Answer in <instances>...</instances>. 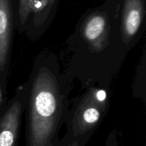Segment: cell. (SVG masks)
Returning <instances> with one entry per match:
<instances>
[{"label":"cell","mask_w":146,"mask_h":146,"mask_svg":"<svg viewBox=\"0 0 146 146\" xmlns=\"http://www.w3.org/2000/svg\"><path fill=\"white\" fill-rule=\"evenodd\" d=\"M145 52L143 53L142 61L140 64L139 67L137 70V74L135 77L134 83L133 84V92L134 97L140 98L143 99V101L145 103V93L141 89V82L145 83V76L141 77L143 75L145 74Z\"/></svg>","instance_id":"cell-9"},{"label":"cell","mask_w":146,"mask_h":146,"mask_svg":"<svg viewBox=\"0 0 146 146\" xmlns=\"http://www.w3.org/2000/svg\"><path fill=\"white\" fill-rule=\"evenodd\" d=\"M74 80L63 69L58 55L38 53L24 84L26 90V146H55L69 109Z\"/></svg>","instance_id":"cell-2"},{"label":"cell","mask_w":146,"mask_h":146,"mask_svg":"<svg viewBox=\"0 0 146 146\" xmlns=\"http://www.w3.org/2000/svg\"><path fill=\"white\" fill-rule=\"evenodd\" d=\"M145 14L144 0H123L121 11V32L124 43L131 50L144 34Z\"/></svg>","instance_id":"cell-5"},{"label":"cell","mask_w":146,"mask_h":146,"mask_svg":"<svg viewBox=\"0 0 146 146\" xmlns=\"http://www.w3.org/2000/svg\"><path fill=\"white\" fill-rule=\"evenodd\" d=\"M89 140L90 139H87V138H84V139L76 140L75 141L66 144H61L57 143V144L55 146H86L89 141Z\"/></svg>","instance_id":"cell-12"},{"label":"cell","mask_w":146,"mask_h":146,"mask_svg":"<svg viewBox=\"0 0 146 146\" xmlns=\"http://www.w3.org/2000/svg\"><path fill=\"white\" fill-rule=\"evenodd\" d=\"M40 1H41V0H35V1H34V7L36 5V4H37V3L39 2ZM31 12H32V11H31Z\"/></svg>","instance_id":"cell-13"},{"label":"cell","mask_w":146,"mask_h":146,"mask_svg":"<svg viewBox=\"0 0 146 146\" xmlns=\"http://www.w3.org/2000/svg\"><path fill=\"white\" fill-rule=\"evenodd\" d=\"M14 26L12 0H0V79L5 81L11 62Z\"/></svg>","instance_id":"cell-6"},{"label":"cell","mask_w":146,"mask_h":146,"mask_svg":"<svg viewBox=\"0 0 146 146\" xmlns=\"http://www.w3.org/2000/svg\"><path fill=\"white\" fill-rule=\"evenodd\" d=\"M130 51L123 39L121 12L98 9L77 23L59 61L82 89L94 85L111 87Z\"/></svg>","instance_id":"cell-1"},{"label":"cell","mask_w":146,"mask_h":146,"mask_svg":"<svg viewBox=\"0 0 146 146\" xmlns=\"http://www.w3.org/2000/svg\"><path fill=\"white\" fill-rule=\"evenodd\" d=\"M71 101L65 121L66 132L58 143L91 139L108 113L111 104V87L94 85L84 88Z\"/></svg>","instance_id":"cell-3"},{"label":"cell","mask_w":146,"mask_h":146,"mask_svg":"<svg viewBox=\"0 0 146 146\" xmlns=\"http://www.w3.org/2000/svg\"><path fill=\"white\" fill-rule=\"evenodd\" d=\"M25 102L26 90L23 85L16 90L0 119V146H17Z\"/></svg>","instance_id":"cell-4"},{"label":"cell","mask_w":146,"mask_h":146,"mask_svg":"<svg viewBox=\"0 0 146 146\" xmlns=\"http://www.w3.org/2000/svg\"><path fill=\"white\" fill-rule=\"evenodd\" d=\"M35 0H19L17 17L14 18L15 28L19 34H24L26 25L32 11Z\"/></svg>","instance_id":"cell-8"},{"label":"cell","mask_w":146,"mask_h":146,"mask_svg":"<svg viewBox=\"0 0 146 146\" xmlns=\"http://www.w3.org/2000/svg\"><path fill=\"white\" fill-rule=\"evenodd\" d=\"M7 81L0 79V119L7 109L8 102L7 101Z\"/></svg>","instance_id":"cell-10"},{"label":"cell","mask_w":146,"mask_h":146,"mask_svg":"<svg viewBox=\"0 0 146 146\" xmlns=\"http://www.w3.org/2000/svg\"><path fill=\"white\" fill-rule=\"evenodd\" d=\"M58 0H41L33 7L24 34L36 41L45 33L51 20V11Z\"/></svg>","instance_id":"cell-7"},{"label":"cell","mask_w":146,"mask_h":146,"mask_svg":"<svg viewBox=\"0 0 146 146\" xmlns=\"http://www.w3.org/2000/svg\"><path fill=\"white\" fill-rule=\"evenodd\" d=\"M105 146H123L120 141L119 132L117 131L116 128H114L108 133Z\"/></svg>","instance_id":"cell-11"}]
</instances>
